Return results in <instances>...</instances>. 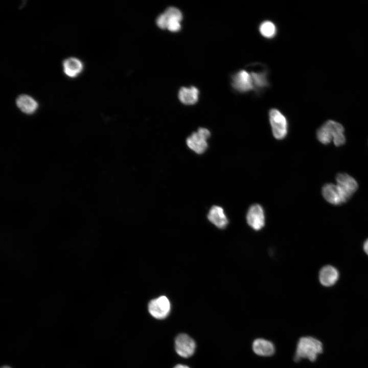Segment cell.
I'll list each match as a JSON object with an SVG mask.
<instances>
[{
    "mask_svg": "<svg viewBox=\"0 0 368 368\" xmlns=\"http://www.w3.org/2000/svg\"><path fill=\"white\" fill-rule=\"evenodd\" d=\"M323 351V346L320 340L311 336L302 337L297 342L294 360L308 359L314 361Z\"/></svg>",
    "mask_w": 368,
    "mask_h": 368,
    "instance_id": "cell-1",
    "label": "cell"
},
{
    "mask_svg": "<svg viewBox=\"0 0 368 368\" xmlns=\"http://www.w3.org/2000/svg\"><path fill=\"white\" fill-rule=\"evenodd\" d=\"M211 135L210 131L205 128H199L197 132H193L187 140L188 147L197 154H202L208 147V139Z\"/></svg>",
    "mask_w": 368,
    "mask_h": 368,
    "instance_id": "cell-2",
    "label": "cell"
},
{
    "mask_svg": "<svg viewBox=\"0 0 368 368\" xmlns=\"http://www.w3.org/2000/svg\"><path fill=\"white\" fill-rule=\"evenodd\" d=\"M269 121L274 137L278 140L284 139L288 131V124L285 117L278 109L270 110Z\"/></svg>",
    "mask_w": 368,
    "mask_h": 368,
    "instance_id": "cell-3",
    "label": "cell"
},
{
    "mask_svg": "<svg viewBox=\"0 0 368 368\" xmlns=\"http://www.w3.org/2000/svg\"><path fill=\"white\" fill-rule=\"evenodd\" d=\"M336 181L343 200L346 202L357 190L358 184L353 177L345 173H338Z\"/></svg>",
    "mask_w": 368,
    "mask_h": 368,
    "instance_id": "cell-4",
    "label": "cell"
},
{
    "mask_svg": "<svg viewBox=\"0 0 368 368\" xmlns=\"http://www.w3.org/2000/svg\"><path fill=\"white\" fill-rule=\"evenodd\" d=\"M171 310L169 300L165 296H161L151 300L148 304V311L155 318L163 319L166 318Z\"/></svg>",
    "mask_w": 368,
    "mask_h": 368,
    "instance_id": "cell-5",
    "label": "cell"
},
{
    "mask_svg": "<svg viewBox=\"0 0 368 368\" xmlns=\"http://www.w3.org/2000/svg\"><path fill=\"white\" fill-rule=\"evenodd\" d=\"M175 350L177 354L183 358L192 356L196 349V343L189 335L181 333L178 335L174 342Z\"/></svg>",
    "mask_w": 368,
    "mask_h": 368,
    "instance_id": "cell-6",
    "label": "cell"
},
{
    "mask_svg": "<svg viewBox=\"0 0 368 368\" xmlns=\"http://www.w3.org/2000/svg\"><path fill=\"white\" fill-rule=\"evenodd\" d=\"M246 220L248 224L254 229L258 231L265 225V214L262 207L259 204H255L249 208L247 215Z\"/></svg>",
    "mask_w": 368,
    "mask_h": 368,
    "instance_id": "cell-7",
    "label": "cell"
},
{
    "mask_svg": "<svg viewBox=\"0 0 368 368\" xmlns=\"http://www.w3.org/2000/svg\"><path fill=\"white\" fill-rule=\"evenodd\" d=\"M233 87L240 92H245L252 89L254 82L251 74L245 70H241L236 74L233 78Z\"/></svg>",
    "mask_w": 368,
    "mask_h": 368,
    "instance_id": "cell-8",
    "label": "cell"
},
{
    "mask_svg": "<svg viewBox=\"0 0 368 368\" xmlns=\"http://www.w3.org/2000/svg\"><path fill=\"white\" fill-rule=\"evenodd\" d=\"M321 193L325 199L331 204L337 205L345 203L337 185L326 183L322 187Z\"/></svg>",
    "mask_w": 368,
    "mask_h": 368,
    "instance_id": "cell-9",
    "label": "cell"
},
{
    "mask_svg": "<svg viewBox=\"0 0 368 368\" xmlns=\"http://www.w3.org/2000/svg\"><path fill=\"white\" fill-rule=\"evenodd\" d=\"M62 67L64 74L67 77L75 78L82 72L84 65L79 58L71 57L67 58L63 61Z\"/></svg>",
    "mask_w": 368,
    "mask_h": 368,
    "instance_id": "cell-10",
    "label": "cell"
},
{
    "mask_svg": "<svg viewBox=\"0 0 368 368\" xmlns=\"http://www.w3.org/2000/svg\"><path fill=\"white\" fill-rule=\"evenodd\" d=\"M339 278V272L337 268L332 265L323 266L319 272V280L325 287L333 286Z\"/></svg>",
    "mask_w": 368,
    "mask_h": 368,
    "instance_id": "cell-11",
    "label": "cell"
},
{
    "mask_svg": "<svg viewBox=\"0 0 368 368\" xmlns=\"http://www.w3.org/2000/svg\"><path fill=\"white\" fill-rule=\"evenodd\" d=\"M17 107L27 114L34 113L38 107V103L32 97L27 94L20 95L16 100Z\"/></svg>",
    "mask_w": 368,
    "mask_h": 368,
    "instance_id": "cell-12",
    "label": "cell"
},
{
    "mask_svg": "<svg viewBox=\"0 0 368 368\" xmlns=\"http://www.w3.org/2000/svg\"><path fill=\"white\" fill-rule=\"evenodd\" d=\"M208 218L210 222L219 228H224L228 223L223 208L218 205H214L211 208Z\"/></svg>",
    "mask_w": 368,
    "mask_h": 368,
    "instance_id": "cell-13",
    "label": "cell"
},
{
    "mask_svg": "<svg viewBox=\"0 0 368 368\" xmlns=\"http://www.w3.org/2000/svg\"><path fill=\"white\" fill-rule=\"evenodd\" d=\"M325 123L331 132L334 145L336 147H339L344 144L346 139L343 134V126L339 123L333 120H328Z\"/></svg>",
    "mask_w": 368,
    "mask_h": 368,
    "instance_id": "cell-14",
    "label": "cell"
},
{
    "mask_svg": "<svg viewBox=\"0 0 368 368\" xmlns=\"http://www.w3.org/2000/svg\"><path fill=\"white\" fill-rule=\"evenodd\" d=\"M252 348L257 355L261 356H271L275 351L273 344L271 341L263 338L255 340Z\"/></svg>",
    "mask_w": 368,
    "mask_h": 368,
    "instance_id": "cell-15",
    "label": "cell"
},
{
    "mask_svg": "<svg viewBox=\"0 0 368 368\" xmlns=\"http://www.w3.org/2000/svg\"><path fill=\"white\" fill-rule=\"evenodd\" d=\"M198 95L199 91L194 86L190 88L182 87L179 90L178 98L184 104L193 105L197 102Z\"/></svg>",
    "mask_w": 368,
    "mask_h": 368,
    "instance_id": "cell-16",
    "label": "cell"
},
{
    "mask_svg": "<svg viewBox=\"0 0 368 368\" xmlns=\"http://www.w3.org/2000/svg\"><path fill=\"white\" fill-rule=\"evenodd\" d=\"M316 137L321 143L324 145L329 144L332 140L331 132L325 123L317 130Z\"/></svg>",
    "mask_w": 368,
    "mask_h": 368,
    "instance_id": "cell-17",
    "label": "cell"
},
{
    "mask_svg": "<svg viewBox=\"0 0 368 368\" xmlns=\"http://www.w3.org/2000/svg\"><path fill=\"white\" fill-rule=\"evenodd\" d=\"M259 30L261 34L266 38L273 37L277 32L275 26L270 21L263 22L260 26Z\"/></svg>",
    "mask_w": 368,
    "mask_h": 368,
    "instance_id": "cell-18",
    "label": "cell"
},
{
    "mask_svg": "<svg viewBox=\"0 0 368 368\" xmlns=\"http://www.w3.org/2000/svg\"><path fill=\"white\" fill-rule=\"evenodd\" d=\"M251 75L254 86L262 87L266 85L267 81L264 74L252 73Z\"/></svg>",
    "mask_w": 368,
    "mask_h": 368,
    "instance_id": "cell-19",
    "label": "cell"
},
{
    "mask_svg": "<svg viewBox=\"0 0 368 368\" xmlns=\"http://www.w3.org/2000/svg\"><path fill=\"white\" fill-rule=\"evenodd\" d=\"M180 20L176 18H170L168 20L167 29L171 32H177L181 28Z\"/></svg>",
    "mask_w": 368,
    "mask_h": 368,
    "instance_id": "cell-20",
    "label": "cell"
},
{
    "mask_svg": "<svg viewBox=\"0 0 368 368\" xmlns=\"http://www.w3.org/2000/svg\"><path fill=\"white\" fill-rule=\"evenodd\" d=\"M363 248L365 253L368 256V238L364 242Z\"/></svg>",
    "mask_w": 368,
    "mask_h": 368,
    "instance_id": "cell-21",
    "label": "cell"
},
{
    "mask_svg": "<svg viewBox=\"0 0 368 368\" xmlns=\"http://www.w3.org/2000/svg\"><path fill=\"white\" fill-rule=\"evenodd\" d=\"M173 368H190L188 366L182 364H178L176 365Z\"/></svg>",
    "mask_w": 368,
    "mask_h": 368,
    "instance_id": "cell-22",
    "label": "cell"
},
{
    "mask_svg": "<svg viewBox=\"0 0 368 368\" xmlns=\"http://www.w3.org/2000/svg\"><path fill=\"white\" fill-rule=\"evenodd\" d=\"M1 368H12V367L10 366L9 365H5L3 366Z\"/></svg>",
    "mask_w": 368,
    "mask_h": 368,
    "instance_id": "cell-23",
    "label": "cell"
}]
</instances>
